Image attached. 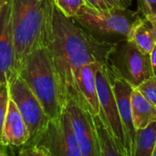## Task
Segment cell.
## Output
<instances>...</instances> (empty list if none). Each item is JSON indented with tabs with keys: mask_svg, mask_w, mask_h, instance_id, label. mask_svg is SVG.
<instances>
[{
	"mask_svg": "<svg viewBox=\"0 0 156 156\" xmlns=\"http://www.w3.org/2000/svg\"><path fill=\"white\" fill-rule=\"evenodd\" d=\"M137 3L141 16L156 17V0H137Z\"/></svg>",
	"mask_w": 156,
	"mask_h": 156,
	"instance_id": "cell-22",
	"label": "cell"
},
{
	"mask_svg": "<svg viewBox=\"0 0 156 156\" xmlns=\"http://www.w3.org/2000/svg\"><path fill=\"white\" fill-rule=\"evenodd\" d=\"M9 102V90H8V84L1 83L0 84V144H2V133L3 127L7 112Z\"/></svg>",
	"mask_w": 156,
	"mask_h": 156,
	"instance_id": "cell-19",
	"label": "cell"
},
{
	"mask_svg": "<svg viewBox=\"0 0 156 156\" xmlns=\"http://www.w3.org/2000/svg\"><path fill=\"white\" fill-rule=\"evenodd\" d=\"M16 73L12 25V0H0V84Z\"/></svg>",
	"mask_w": 156,
	"mask_h": 156,
	"instance_id": "cell-9",
	"label": "cell"
},
{
	"mask_svg": "<svg viewBox=\"0 0 156 156\" xmlns=\"http://www.w3.org/2000/svg\"><path fill=\"white\" fill-rule=\"evenodd\" d=\"M54 5V0H12L16 70L28 54L48 47Z\"/></svg>",
	"mask_w": 156,
	"mask_h": 156,
	"instance_id": "cell-2",
	"label": "cell"
},
{
	"mask_svg": "<svg viewBox=\"0 0 156 156\" xmlns=\"http://www.w3.org/2000/svg\"><path fill=\"white\" fill-rule=\"evenodd\" d=\"M85 2H86V5H88L97 10L108 9V6L103 0H85Z\"/></svg>",
	"mask_w": 156,
	"mask_h": 156,
	"instance_id": "cell-23",
	"label": "cell"
},
{
	"mask_svg": "<svg viewBox=\"0 0 156 156\" xmlns=\"http://www.w3.org/2000/svg\"><path fill=\"white\" fill-rule=\"evenodd\" d=\"M29 140V131L14 101L9 97L7 112L3 127L2 144L7 146L19 147Z\"/></svg>",
	"mask_w": 156,
	"mask_h": 156,
	"instance_id": "cell-13",
	"label": "cell"
},
{
	"mask_svg": "<svg viewBox=\"0 0 156 156\" xmlns=\"http://www.w3.org/2000/svg\"><path fill=\"white\" fill-rule=\"evenodd\" d=\"M101 66L99 63H89L80 67L76 75V85L80 95L83 108L91 115L101 112L100 101L96 83V70Z\"/></svg>",
	"mask_w": 156,
	"mask_h": 156,
	"instance_id": "cell-12",
	"label": "cell"
},
{
	"mask_svg": "<svg viewBox=\"0 0 156 156\" xmlns=\"http://www.w3.org/2000/svg\"><path fill=\"white\" fill-rule=\"evenodd\" d=\"M101 156H122L116 142L100 114L91 115Z\"/></svg>",
	"mask_w": 156,
	"mask_h": 156,
	"instance_id": "cell-16",
	"label": "cell"
},
{
	"mask_svg": "<svg viewBox=\"0 0 156 156\" xmlns=\"http://www.w3.org/2000/svg\"><path fill=\"white\" fill-rule=\"evenodd\" d=\"M45 148L50 156H81L79 143L68 113L63 111L59 118L51 120L45 130L32 143Z\"/></svg>",
	"mask_w": 156,
	"mask_h": 156,
	"instance_id": "cell-8",
	"label": "cell"
},
{
	"mask_svg": "<svg viewBox=\"0 0 156 156\" xmlns=\"http://www.w3.org/2000/svg\"><path fill=\"white\" fill-rule=\"evenodd\" d=\"M151 55V62H152V68H153V72L154 76H156V45L153 50L150 53Z\"/></svg>",
	"mask_w": 156,
	"mask_h": 156,
	"instance_id": "cell-25",
	"label": "cell"
},
{
	"mask_svg": "<svg viewBox=\"0 0 156 156\" xmlns=\"http://www.w3.org/2000/svg\"><path fill=\"white\" fill-rule=\"evenodd\" d=\"M131 102L133 123L136 130L144 128L151 122H156V106L136 88L132 92Z\"/></svg>",
	"mask_w": 156,
	"mask_h": 156,
	"instance_id": "cell-15",
	"label": "cell"
},
{
	"mask_svg": "<svg viewBox=\"0 0 156 156\" xmlns=\"http://www.w3.org/2000/svg\"><path fill=\"white\" fill-rule=\"evenodd\" d=\"M120 3H121V5H122V6H124V7H128L130 5H131V2H132V0H118Z\"/></svg>",
	"mask_w": 156,
	"mask_h": 156,
	"instance_id": "cell-27",
	"label": "cell"
},
{
	"mask_svg": "<svg viewBox=\"0 0 156 156\" xmlns=\"http://www.w3.org/2000/svg\"><path fill=\"white\" fill-rule=\"evenodd\" d=\"M108 64L133 88L154 76L151 55L143 52L130 39L119 41L112 46Z\"/></svg>",
	"mask_w": 156,
	"mask_h": 156,
	"instance_id": "cell-5",
	"label": "cell"
},
{
	"mask_svg": "<svg viewBox=\"0 0 156 156\" xmlns=\"http://www.w3.org/2000/svg\"><path fill=\"white\" fill-rule=\"evenodd\" d=\"M153 156H156V144L155 146H154V152H153Z\"/></svg>",
	"mask_w": 156,
	"mask_h": 156,
	"instance_id": "cell-28",
	"label": "cell"
},
{
	"mask_svg": "<svg viewBox=\"0 0 156 156\" xmlns=\"http://www.w3.org/2000/svg\"><path fill=\"white\" fill-rule=\"evenodd\" d=\"M64 111L70 119L81 156H101L91 114L72 101L65 104Z\"/></svg>",
	"mask_w": 156,
	"mask_h": 156,
	"instance_id": "cell-11",
	"label": "cell"
},
{
	"mask_svg": "<svg viewBox=\"0 0 156 156\" xmlns=\"http://www.w3.org/2000/svg\"><path fill=\"white\" fill-rule=\"evenodd\" d=\"M7 84L9 97L16 103L27 123L29 131V140L27 144H30L45 130L50 118L37 96L17 72L10 78Z\"/></svg>",
	"mask_w": 156,
	"mask_h": 156,
	"instance_id": "cell-6",
	"label": "cell"
},
{
	"mask_svg": "<svg viewBox=\"0 0 156 156\" xmlns=\"http://www.w3.org/2000/svg\"><path fill=\"white\" fill-rule=\"evenodd\" d=\"M130 40L144 53H151L156 45V17L141 16L134 22Z\"/></svg>",
	"mask_w": 156,
	"mask_h": 156,
	"instance_id": "cell-14",
	"label": "cell"
},
{
	"mask_svg": "<svg viewBox=\"0 0 156 156\" xmlns=\"http://www.w3.org/2000/svg\"><path fill=\"white\" fill-rule=\"evenodd\" d=\"M113 45L98 41L54 5L52 34L48 48L61 80L66 103L72 101L83 108L75 75L80 67L89 63L106 65Z\"/></svg>",
	"mask_w": 156,
	"mask_h": 156,
	"instance_id": "cell-1",
	"label": "cell"
},
{
	"mask_svg": "<svg viewBox=\"0 0 156 156\" xmlns=\"http://www.w3.org/2000/svg\"><path fill=\"white\" fill-rule=\"evenodd\" d=\"M10 154H12L11 146H7L3 144H0V156H7Z\"/></svg>",
	"mask_w": 156,
	"mask_h": 156,
	"instance_id": "cell-24",
	"label": "cell"
},
{
	"mask_svg": "<svg viewBox=\"0 0 156 156\" xmlns=\"http://www.w3.org/2000/svg\"><path fill=\"white\" fill-rule=\"evenodd\" d=\"M16 72L26 81L51 120L62 114L66 100L59 74L49 48H38L25 57Z\"/></svg>",
	"mask_w": 156,
	"mask_h": 156,
	"instance_id": "cell-3",
	"label": "cell"
},
{
	"mask_svg": "<svg viewBox=\"0 0 156 156\" xmlns=\"http://www.w3.org/2000/svg\"><path fill=\"white\" fill-rule=\"evenodd\" d=\"M19 150L16 154L22 156H50L49 153L43 147L37 144H24L18 147Z\"/></svg>",
	"mask_w": 156,
	"mask_h": 156,
	"instance_id": "cell-21",
	"label": "cell"
},
{
	"mask_svg": "<svg viewBox=\"0 0 156 156\" xmlns=\"http://www.w3.org/2000/svg\"><path fill=\"white\" fill-rule=\"evenodd\" d=\"M139 16L138 11L128 7L97 10L85 4L73 19L98 41L113 45L129 39L132 27Z\"/></svg>",
	"mask_w": 156,
	"mask_h": 156,
	"instance_id": "cell-4",
	"label": "cell"
},
{
	"mask_svg": "<svg viewBox=\"0 0 156 156\" xmlns=\"http://www.w3.org/2000/svg\"><path fill=\"white\" fill-rule=\"evenodd\" d=\"M96 83L100 101V115L113 136L122 156H131L127 136L119 113L117 102L112 89L105 65L96 70Z\"/></svg>",
	"mask_w": 156,
	"mask_h": 156,
	"instance_id": "cell-7",
	"label": "cell"
},
{
	"mask_svg": "<svg viewBox=\"0 0 156 156\" xmlns=\"http://www.w3.org/2000/svg\"><path fill=\"white\" fill-rule=\"evenodd\" d=\"M143 95L156 106V76H152L136 87Z\"/></svg>",
	"mask_w": 156,
	"mask_h": 156,
	"instance_id": "cell-20",
	"label": "cell"
},
{
	"mask_svg": "<svg viewBox=\"0 0 156 156\" xmlns=\"http://www.w3.org/2000/svg\"><path fill=\"white\" fill-rule=\"evenodd\" d=\"M54 4L66 16L73 18L86 2L85 0H54Z\"/></svg>",
	"mask_w": 156,
	"mask_h": 156,
	"instance_id": "cell-18",
	"label": "cell"
},
{
	"mask_svg": "<svg viewBox=\"0 0 156 156\" xmlns=\"http://www.w3.org/2000/svg\"><path fill=\"white\" fill-rule=\"evenodd\" d=\"M105 69L108 74V78L113 90L115 100L117 102L119 113L122 119V122L127 136V141L130 149V154L133 156L135 149V140L137 130L133 123V111H132V102L131 96L133 90V87L123 78L118 75L107 63Z\"/></svg>",
	"mask_w": 156,
	"mask_h": 156,
	"instance_id": "cell-10",
	"label": "cell"
},
{
	"mask_svg": "<svg viewBox=\"0 0 156 156\" xmlns=\"http://www.w3.org/2000/svg\"><path fill=\"white\" fill-rule=\"evenodd\" d=\"M103 1L106 3L108 8L116 7V6H122V5H121V3H120L118 0H103ZM123 7H124V6H123Z\"/></svg>",
	"mask_w": 156,
	"mask_h": 156,
	"instance_id": "cell-26",
	"label": "cell"
},
{
	"mask_svg": "<svg viewBox=\"0 0 156 156\" xmlns=\"http://www.w3.org/2000/svg\"><path fill=\"white\" fill-rule=\"evenodd\" d=\"M156 144V122H151L136 133L133 156H153Z\"/></svg>",
	"mask_w": 156,
	"mask_h": 156,
	"instance_id": "cell-17",
	"label": "cell"
}]
</instances>
